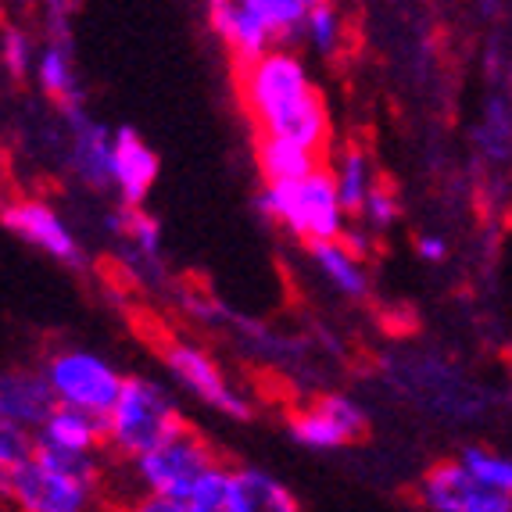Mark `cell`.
<instances>
[{
  "label": "cell",
  "instance_id": "1",
  "mask_svg": "<svg viewBox=\"0 0 512 512\" xmlns=\"http://www.w3.org/2000/svg\"><path fill=\"white\" fill-rule=\"evenodd\" d=\"M237 97L255 133L298 140L319 154L330 151V111L319 86L308 76L305 61L294 51L273 43L258 58L237 65Z\"/></svg>",
  "mask_w": 512,
  "mask_h": 512
},
{
  "label": "cell",
  "instance_id": "2",
  "mask_svg": "<svg viewBox=\"0 0 512 512\" xmlns=\"http://www.w3.org/2000/svg\"><path fill=\"white\" fill-rule=\"evenodd\" d=\"M101 452H65L36 441L0 502L22 512H86L104 502Z\"/></svg>",
  "mask_w": 512,
  "mask_h": 512
},
{
  "label": "cell",
  "instance_id": "3",
  "mask_svg": "<svg viewBox=\"0 0 512 512\" xmlns=\"http://www.w3.org/2000/svg\"><path fill=\"white\" fill-rule=\"evenodd\" d=\"M255 208L262 219H269L273 226L305 240V244L341 237L351 222V215L341 205V194H337L333 165L323 162L312 172H305V176H298V180L262 183Z\"/></svg>",
  "mask_w": 512,
  "mask_h": 512
},
{
  "label": "cell",
  "instance_id": "4",
  "mask_svg": "<svg viewBox=\"0 0 512 512\" xmlns=\"http://www.w3.org/2000/svg\"><path fill=\"white\" fill-rule=\"evenodd\" d=\"M219 462V452L194 427H183L169 441L154 444L151 452L129 459L133 480L144 491L137 509L144 512H187V491L201 473Z\"/></svg>",
  "mask_w": 512,
  "mask_h": 512
},
{
  "label": "cell",
  "instance_id": "5",
  "mask_svg": "<svg viewBox=\"0 0 512 512\" xmlns=\"http://www.w3.org/2000/svg\"><path fill=\"white\" fill-rule=\"evenodd\" d=\"M108 427V448L122 459H137L151 452L154 444L169 441L176 430L187 427L180 402L151 376H126L119 402L104 416Z\"/></svg>",
  "mask_w": 512,
  "mask_h": 512
},
{
  "label": "cell",
  "instance_id": "6",
  "mask_svg": "<svg viewBox=\"0 0 512 512\" xmlns=\"http://www.w3.org/2000/svg\"><path fill=\"white\" fill-rule=\"evenodd\" d=\"M43 376H47V384L54 391V402L86 409L94 416H108L111 405L119 402L122 384H126V376L108 359H101L97 351L86 348H61L54 355H47Z\"/></svg>",
  "mask_w": 512,
  "mask_h": 512
},
{
  "label": "cell",
  "instance_id": "7",
  "mask_svg": "<svg viewBox=\"0 0 512 512\" xmlns=\"http://www.w3.org/2000/svg\"><path fill=\"white\" fill-rule=\"evenodd\" d=\"M162 362L172 373V380H176L190 398H197L201 405H208V409L226 419H251L248 394L222 373V366L201 348V344L183 341V337H169V341L162 344Z\"/></svg>",
  "mask_w": 512,
  "mask_h": 512
},
{
  "label": "cell",
  "instance_id": "8",
  "mask_svg": "<svg viewBox=\"0 0 512 512\" xmlns=\"http://www.w3.org/2000/svg\"><path fill=\"white\" fill-rule=\"evenodd\" d=\"M0 226L11 233V237L26 240L29 248L43 251L54 262L69 265V269H83L86 251L79 244L76 230L69 226V219L51 205V201H40V197H18L0 208Z\"/></svg>",
  "mask_w": 512,
  "mask_h": 512
},
{
  "label": "cell",
  "instance_id": "9",
  "mask_svg": "<svg viewBox=\"0 0 512 512\" xmlns=\"http://www.w3.org/2000/svg\"><path fill=\"white\" fill-rule=\"evenodd\" d=\"M369 430V412L348 394H323L305 409L287 416V434L308 452H337L344 444L362 441Z\"/></svg>",
  "mask_w": 512,
  "mask_h": 512
},
{
  "label": "cell",
  "instance_id": "10",
  "mask_svg": "<svg viewBox=\"0 0 512 512\" xmlns=\"http://www.w3.org/2000/svg\"><path fill=\"white\" fill-rule=\"evenodd\" d=\"M416 498L430 512H512V498L480 484L459 459L430 466L419 480Z\"/></svg>",
  "mask_w": 512,
  "mask_h": 512
},
{
  "label": "cell",
  "instance_id": "11",
  "mask_svg": "<svg viewBox=\"0 0 512 512\" xmlns=\"http://www.w3.org/2000/svg\"><path fill=\"white\" fill-rule=\"evenodd\" d=\"M65 129H69V158L72 176L90 190H111V144H115V129L86 115L83 104L65 108Z\"/></svg>",
  "mask_w": 512,
  "mask_h": 512
},
{
  "label": "cell",
  "instance_id": "12",
  "mask_svg": "<svg viewBox=\"0 0 512 512\" xmlns=\"http://www.w3.org/2000/svg\"><path fill=\"white\" fill-rule=\"evenodd\" d=\"M158 151L140 137L137 129L119 126L111 144V190L119 205H144L158 183Z\"/></svg>",
  "mask_w": 512,
  "mask_h": 512
},
{
  "label": "cell",
  "instance_id": "13",
  "mask_svg": "<svg viewBox=\"0 0 512 512\" xmlns=\"http://www.w3.org/2000/svg\"><path fill=\"white\" fill-rule=\"evenodd\" d=\"M208 4V26L222 40V47L233 54L237 65L258 58L262 51H269L276 43L273 29L258 11H251L240 0H205Z\"/></svg>",
  "mask_w": 512,
  "mask_h": 512
},
{
  "label": "cell",
  "instance_id": "14",
  "mask_svg": "<svg viewBox=\"0 0 512 512\" xmlns=\"http://www.w3.org/2000/svg\"><path fill=\"white\" fill-rule=\"evenodd\" d=\"M54 405L58 402L43 369H0V419L36 430Z\"/></svg>",
  "mask_w": 512,
  "mask_h": 512
},
{
  "label": "cell",
  "instance_id": "15",
  "mask_svg": "<svg viewBox=\"0 0 512 512\" xmlns=\"http://www.w3.org/2000/svg\"><path fill=\"white\" fill-rule=\"evenodd\" d=\"M308 258H312V265H316V273L323 276V280L330 283L341 298H348V301H366L369 298L373 280H369L366 258L355 255L341 237L308 244Z\"/></svg>",
  "mask_w": 512,
  "mask_h": 512
},
{
  "label": "cell",
  "instance_id": "16",
  "mask_svg": "<svg viewBox=\"0 0 512 512\" xmlns=\"http://www.w3.org/2000/svg\"><path fill=\"white\" fill-rule=\"evenodd\" d=\"M36 441L65 448V452H101L108 448V427H104V416L72 409V405H54L36 427Z\"/></svg>",
  "mask_w": 512,
  "mask_h": 512
},
{
  "label": "cell",
  "instance_id": "17",
  "mask_svg": "<svg viewBox=\"0 0 512 512\" xmlns=\"http://www.w3.org/2000/svg\"><path fill=\"white\" fill-rule=\"evenodd\" d=\"M33 79L43 94L51 97L61 111L83 104V86H79V69H76V54H72V40H51L36 51V69Z\"/></svg>",
  "mask_w": 512,
  "mask_h": 512
},
{
  "label": "cell",
  "instance_id": "18",
  "mask_svg": "<svg viewBox=\"0 0 512 512\" xmlns=\"http://www.w3.org/2000/svg\"><path fill=\"white\" fill-rule=\"evenodd\" d=\"M473 151L491 169L512 165V97L505 90H491L480 104L477 126H473Z\"/></svg>",
  "mask_w": 512,
  "mask_h": 512
},
{
  "label": "cell",
  "instance_id": "19",
  "mask_svg": "<svg viewBox=\"0 0 512 512\" xmlns=\"http://www.w3.org/2000/svg\"><path fill=\"white\" fill-rule=\"evenodd\" d=\"M226 512H298V498L273 473L244 466V470H233Z\"/></svg>",
  "mask_w": 512,
  "mask_h": 512
},
{
  "label": "cell",
  "instance_id": "20",
  "mask_svg": "<svg viewBox=\"0 0 512 512\" xmlns=\"http://www.w3.org/2000/svg\"><path fill=\"white\" fill-rule=\"evenodd\" d=\"M319 162H323V154L298 144V140L269 137V133H258V140H255V165H258V176H262L265 183L298 180V176L316 169Z\"/></svg>",
  "mask_w": 512,
  "mask_h": 512
},
{
  "label": "cell",
  "instance_id": "21",
  "mask_svg": "<svg viewBox=\"0 0 512 512\" xmlns=\"http://www.w3.org/2000/svg\"><path fill=\"white\" fill-rule=\"evenodd\" d=\"M108 230L119 240H126V248L133 251L137 262L158 265V258H162V226L154 215L144 212V205H119L108 219Z\"/></svg>",
  "mask_w": 512,
  "mask_h": 512
},
{
  "label": "cell",
  "instance_id": "22",
  "mask_svg": "<svg viewBox=\"0 0 512 512\" xmlns=\"http://www.w3.org/2000/svg\"><path fill=\"white\" fill-rule=\"evenodd\" d=\"M333 180H337V194H341V205L351 219H359L362 208H366L369 190L380 183L376 180L373 158H369V151H362V147H344V151L337 154Z\"/></svg>",
  "mask_w": 512,
  "mask_h": 512
},
{
  "label": "cell",
  "instance_id": "23",
  "mask_svg": "<svg viewBox=\"0 0 512 512\" xmlns=\"http://www.w3.org/2000/svg\"><path fill=\"white\" fill-rule=\"evenodd\" d=\"M455 459H459L480 484H487L491 491H498V495L512 498V455L484 448V444H466Z\"/></svg>",
  "mask_w": 512,
  "mask_h": 512
},
{
  "label": "cell",
  "instance_id": "24",
  "mask_svg": "<svg viewBox=\"0 0 512 512\" xmlns=\"http://www.w3.org/2000/svg\"><path fill=\"white\" fill-rule=\"evenodd\" d=\"M301 36L308 40V47L319 54V58H333L341 51L344 43V18L341 11L333 8V0H319L312 4L305 15V26H301Z\"/></svg>",
  "mask_w": 512,
  "mask_h": 512
},
{
  "label": "cell",
  "instance_id": "25",
  "mask_svg": "<svg viewBox=\"0 0 512 512\" xmlns=\"http://www.w3.org/2000/svg\"><path fill=\"white\" fill-rule=\"evenodd\" d=\"M230 480L233 470L226 462H212L201 477L190 484L187 491V512H226V502H230Z\"/></svg>",
  "mask_w": 512,
  "mask_h": 512
},
{
  "label": "cell",
  "instance_id": "26",
  "mask_svg": "<svg viewBox=\"0 0 512 512\" xmlns=\"http://www.w3.org/2000/svg\"><path fill=\"white\" fill-rule=\"evenodd\" d=\"M36 448V430L22 427V423H11V419H0V498L8 491L11 477L22 470V462L33 455Z\"/></svg>",
  "mask_w": 512,
  "mask_h": 512
},
{
  "label": "cell",
  "instance_id": "27",
  "mask_svg": "<svg viewBox=\"0 0 512 512\" xmlns=\"http://www.w3.org/2000/svg\"><path fill=\"white\" fill-rule=\"evenodd\" d=\"M240 4H248L251 11H258L269 22L276 43H291L301 36V26H305L308 15L305 0H240Z\"/></svg>",
  "mask_w": 512,
  "mask_h": 512
},
{
  "label": "cell",
  "instance_id": "28",
  "mask_svg": "<svg viewBox=\"0 0 512 512\" xmlns=\"http://www.w3.org/2000/svg\"><path fill=\"white\" fill-rule=\"evenodd\" d=\"M0 65H4V72H8L11 79H18V83L33 76L36 47L22 29H4V36H0Z\"/></svg>",
  "mask_w": 512,
  "mask_h": 512
},
{
  "label": "cell",
  "instance_id": "29",
  "mask_svg": "<svg viewBox=\"0 0 512 512\" xmlns=\"http://www.w3.org/2000/svg\"><path fill=\"white\" fill-rule=\"evenodd\" d=\"M398 215H402L398 194H394L387 183H376L366 197V208H362V215L355 222H366L369 230H391L394 222H398Z\"/></svg>",
  "mask_w": 512,
  "mask_h": 512
},
{
  "label": "cell",
  "instance_id": "30",
  "mask_svg": "<svg viewBox=\"0 0 512 512\" xmlns=\"http://www.w3.org/2000/svg\"><path fill=\"white\" fill-rule=\"evenodd\" d=\"M448 240L441 237V233H423V237H416V255L423 258L427 265H441L448 262Z\"/></svg>",
  "mask_w": 512,
  "mask_h": 512
},
{
  "label": "cell",
  "instance_id": "31",
  "mask_svg": "<svg viewBox=\"0 0 512 512\" xmlns=\"http://www.w3.org/2000/svg\"><path fill=\"white\" fill-rule=\"evenodd\" d=\"M502 90L512 97V51H509V61H505V72H502Z\"/></svg>",
  "mask_w": 512,
  "mask_h": 512
},
{
  "label": "cell",
  "instance_id": "32",
  "mask_svg": "<svg viewBox=\"0 0 512 512\" xmlns=\"http://www.w3.org/2000/svg\"><path fill=\"white\" fill-rule=\"evenodd\" d=\"M480 4H484L487 11H498V8H502V4H505V0H480Z\"/></svg>",
  "mask_w": 512,
  "mask_h": 512
},
{
  "label": "cell",
  "instance_id": "33",
  "mask_svg": "<svg viewBox=\"0 0 512 512\" xmlns=\"http://www.w3.org/2000/svg\"><path fill=\"white\" fill-rule=\"evenodd\" d=\"M509 394H512V369H509Z\"/></svg>",
  "mask_w": 512,
  "mask_h": 512
},
{
  "label": "cell",
  "instance_id": "34",
  "mask_svg": "<svg viewBox=\"0 0 512 512\" xmlns=\"http://www.w3.org/2000/svg\"><path fill=\"white\" fill-rule=\"evenodd\" d=\"M305 4H308V8H312V4H319V0H305Z\"/></svg>",
  "mask_w": 512,
  "mask_h": 512
}]
</instances>
